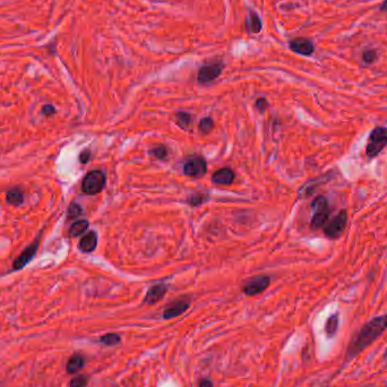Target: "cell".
<instances>
[{"label":"cell","mask_w":387,"mask_h":387,"mask_svg":"<svg viewBox=\"0 0 387 387\" xmlns=\"http://www.w3.org/2000/svg\"><path fill=\"white\" fill-rule=\"evenodd\" d=\"M387 329V315L375 317L360 328L358 334L351 341L348 348L349 359L354 358L362 350L376 341Z\"/></svg>","instance_id":"1"},{"label":"cell","mask_w":387,"mask_h":387,"mask_svg":"<svg viewBox=\"0 0 387 387\" xmlns=\"http://www.w3.org/2000/svg\"><path fill=\"white\" fill-rule=\"evenodd\" d=\"M387 145V127H376L370 133L366 146L368 158H375Z\"/></svg>","instance_id":"2"},{"label":"cell","mask_w":387,"mask_h":387,"mask_svg":"<svg viewBox=\"0 0 387 387\" xmlns=\"http://www.w3.org/2000/svg\"><path fill=\"white\" fill-rule=\"evenodd\" d=\"M348 223V213L346 210L340 211L339 214L332 218L331 221H327V223L324 225V233L325 236L331 239H338L339 237L344 232Z\"/></svg>","instance_id":"3"},{"label":"cell","mask_w":387,"mask_h":387,"mask_svg":"<svg viewBox=\"0 0 387 387\" xmlns=\"http://www.w3.org/2000/svg\"><path fill=\"white\" fill-rule=\"evenodd\" d=\"M106 176L102 171L94 170L89 172L83 180L82 189L87 195H97L105 188Z\"/></svg>","instance_id":"4"},{"label":"cell","mask_w":387,"mask_h":387,"mask_svg":"<svg viewBox=\"0 0 387 387\" xmlns=\"http://www.w3.org/2000/svg\"><path fill=\"white\" fill-rule=\"evenodd\" d=\"M224 65L222 61H216V63L208 64L201 67V70H198L197 79L201 84H208L213 82L214 79H216L218 76L221 75L222 70H223Z\"/></svg>","instance_id":"5"},{"label":"cell","mask_w":387,"mask_h":387,"mask_svg":"<svg viewBox=\"0 0 387 387\" xmlns=\"http://www.w3.org/2000/svg\"><path fill=\"white\" fill-rule=\"evenodd\" d=\"M208 171V166H206V161L201 158V156H196V158L189 159L183 166V174L188 177L193 178H199L203 177Z\"/></svg>","instance_id":"6"},{"label":"cell","mask_w":387,"mask_h":387,"mask_svg":"<svg viewBox=\"0 0 387 387\" xmlns=\"http://www.w3.org/2000/svg\"><path fill=\"white\" fill-rule=\"evenodd\" d=\"M268 285H270V278L265 275H259V277L249 280L244 286V292L247 296H256L265 291Z\"/></svg>","instance_id":"7"},{"label":"cell","mask_w":387,"mask_h":387,"mask_svg":"<svg viewBox=\"0 0 387 387\" xmlns=\"http://www.w3.org/2000/svg\"><path fill=\"white\" fill-rule=\"evenodd\" d=\"M189 305H190V301L186 298L179 299V300L171 302V304L166 308V310H164L163 318L164 319H171V318L182 315V314L189 308Z\"/></svg>","instance_id":"8"},{"label":"cell","mask_w":387,"mask_h":387,"mask_svg":"<svg viewBox=\"0 0 387 387\" xmlns=\"http://www.w3.org/2000/svg\"><path fill=\"white\" fill-rule=\"evenodd\" d=\"M289 47L293 52L301 56H312L315 50L313 42L306 37H297V39L291 40Z\"/></svg>","instance_id":"9"},{"label":"cell","mask_w":387,"mask_h":387,"mask_svg":"<svg viewBox=\"0 0 387 387\" xmlns=\"http://www.w3.org/2000/svg\"><path fill=\"white\" fill-rule=\"evenodd\" d=\"M37 246H39V241H34V243L25 249L18 257L15 259L13 264V270H21L28 264L31 259L34 257L35 252L37 250Z\"/></svg>","instance_id":"10"},{"label":"cell","mask_w":387,"mask_h":387,"mask_svg":"<svg viewBox=\"0 0 387 387\" xmlns=\"http://www.w3.org/2000/svg\"><path fill=\"white\" fill-rule=\"evenodd\" d=\"M167 285L166 284H156L153 285L151 289L147 291L146 296H145L144 302L148 305H154L156 302L160 301L167 293Z\"/></svg>","instance_id":"11"},{"label":"cell","mask_w":387,"mask_h":387,"mask_svg":"<svg viewBox=\"0 0 387 387\" xmlns=\"http://www.w3.org/2000/svg\"><path fill=\"white\" fill-rule=\"evenodd\" d=\"M233 180H235V172L229 169V168H223V169L217 170L212 176V181L216 183V185L229 186L233 182Z\"/></svg>","instance_id":"12"},{"label":"cell","mask_w":387,"mask_h":387,"mask_svg":"<svg viewBox=\"0 0 387 387\" xmlns=\"http://www.w3.org/2000/svg\"><path fill=\"white\" fill-rule=\"evenodd\" d=\"M245 26H246V32L249 34H257L262 31V21H260L258 14L256 11H249L246 22H245Z\"/></svg>","instance_id":"13"},{"label":"cell","mask_w":387,"mask_h":387,"mask_svg":"<svg viewBox=\"0 0 387 387\" xmlns=\"http://www.w3.org/2000/svg\"><path fill=\"white\" fill-rule=\"evenodd\" d=\"M97 245H98L97 233L91 231L89 233H86V235L84 236L82 239H80L78 247H79L80 250L84 251V252H91V251H93L95 248H97Z\"/></svg>","instance_id":"14"},{"label":"cell","mask_w":387,"mask_h":387,"mask_svg":"<svg viewBox=\"0 0 387 387\" xmlns=\"http://www.w3.org/2000/svg\"><path fill=\"white\" fill-rule=\"evenodd\" d=\"M84 363H85V359L82 354L76 353L72 355V357L68 360L66 369L68 374H75L79 371L84 367Z\"/></svg>","instance_id":"15"},{"label":"cell","mask_w":387,"mask_h":387,"mask_svg":"<svg viewBox=\"0 0 387 387\" xmlns=\"http://www.w3.org/2000/svg\"><path fill=\"white\" fill-rule=\"evenodd\" d=\"M329 217V210L324 211V212L314 213V216L310 222V227L314 230H317L319 228H323L325 224L327 223Z\"/></svg>","instance_id":"16"},{"label":"cell","mask_w":387,"mask_h":387,"mask_svg":"<svg viewBox=\"0 0 387 387\" xmlns=\"http://www.w3.org/2000/svg\"><path fill=\"white\" fill-rule=\"evenodd\" d=\"M6 201L10 205H15V206L21 205L23 201H24V195H23L22 191L18 188L10 189L8 193H7Z\"/></svg>","instance_id":"17"},{"label":"cell","mask_w":387,"mask_h":387,"mask_svg":"<svg viewBox=\"0 0 387 387\" xmlns=\"http://www.w3.org/2000/svg\"><path fill=\"white\" fill-rule=\"evenodd\" d=\"M87 228H89V222L86 220L76 221L71 224V227L70 229V233L71 237H78L80 235H83V233L87 230Z\"/></svg>","instance_id":"18"},{"label":"cell","mask_w":387,"mask_h":387,"mask_svg":"<svg viewBox=\"0 0 387 387\" xmlns=\"http://www.w3.org/2000/svg\"><path fill=\"white\" fill-rule=\"evenodd\" d=\"M338 327H339V316L332 315L327 319L326 325H325V332H326L328 338H332V336L335 335L336 331H338Z\"/></svg>","instance_id":"19"},{"label":"cell","mask_w":387,"mask_h":387,"mask_svg":"<svg viewBox=\"0 0 387 387\" xmlns=\"http://www.w3.org/2000/svg\"><path fill=\"white\" fill-rule=\"evenodd\" d=\"M312 209L315 213L318 212H324V211H327L328 210V203H327V199L325 198L324 196H318L315 199H314V202L312 203Z\"/></svg>","instance_id":"20"},{"label":"cell","mask_w":387,"mask_h":387,"mask_svg":"<svg viewBox=\"0 0 387 387\" xmlns=\"http://www.w3.org/2000/svg\"><path fill=\"white\" fill-rule=\"evenodd\" d=\"M121 341V338L116 333H108V334L103 335L102 338H100V342L102 344H105V346H117V344H119V342Z\"/></svg>","instance_id":"21"},{"label":"cell","mask_w":387,"mask_h":387,"mask_svg":"<svg viewBox=\"0 0 387 387\" xmlns=\"http://www.w3.org/2000/svg\"><path fill=\"white\" fill-rule=\"evenodd\" d=\"M213 128H214V121L212 118L206 117L204 119L201 120V124H199V130H201V133L208 134Z\"/></svg>","instance_id":"22"},{"label":"cell","mask_w":387,"mask_h":387,"mask_svg":"<svg viewBox=\"0 0 387 387\" xmlns=\"http://www.w3.org/2000/svg\"><path fill=\"white\" fill-rule=\"evenodd\" d=\"M176 119H177V124L180 126V127L186 128L187 126L190 124L191 116H190L189 113H187V112H178L177 117H176Z\"/></svg>","instance_id":"23"},{"label":"cell","mask_w":387,"mask_h":387,"mask_svg":"<svg viewBox=\"0 0 387 387\" xmlns=\"http://www.w3.org/2000/svg\"><path fill=\"white\" fill-rule=\"evenodd\" d=\"M87 382H89L87 377L80 375V376H77V377L71 379L70 387H86Z\"/></svg>","instance_id":"24"},{"label":"cell","mask_w":387,"mask_h":387,"mask_svg":"<svg viewBox=\"0 0 387 387\" xmlns=\"http://www.w3.org/2000/svg\"><path fill=\"white\" fill-rule=\"evenodd\" d=\"M362 59L366 64H373L377 59V53L374 50H367V51L363 52Z\"/></svg>","instance_id":"25"},{"label":"cell","mask_w":387,"mask_h":387,"mask_svg":"<svg viewBox=\"0 0 387 387\" xmlns=\"http://www.w3.org/2000/svg\"><path fill=\"white\" fill-rule=\"evenodd\" d=\"M82 214V208L76 203H72L70 204V208H68V216L70 217H76Z\"/></svg>","instance_id":"26"},{"label":"cell","mask_w":387,"mask_h":387,"mask_svg":"<svg viewBox=\"0 0 387 387\" xmlns=\"http://www.w3.org/2000/svg\"><path fill=\"white\" fill-rule=\"evenodd\" d=\"M151 154L154 155L156 159H164L168 154V151H167L166 147L159 146V147L153 148L151 151Z\"/></svg>","instance_id":"27"},{"label":"cell","mask_w":387,"mask_h":387,"mask_svg":"<svg viewBox=\"0 0 387 387\" xmlns=\"http://www.w3.org/2000/svg\"><path fill=\"white\" fill-rule=\"evenodd\" d=\"M256 108H257L260 112H263V111L267 108V100L264 98L258 99L257 101H256Z\"/></svg>","instance_id":"28"},{"label":"cell","mask_w":387,"mask_h":387,"mask_svg":"<svg viewBox=\"0 0 387 387\" xmlns=\"http://www.w3.org/2000/svg\"><path fill=\"white\" fill-rule=\"evenodd\" d=\"M188 202L190 205H198V204H202V203L204 202V199L202 198L201 195H194L193 197L189 198Z\"/></svg>","instance_id":"29"},{"label":"cell","mask_w":387,"mask_h":387,"mask_svg":"<svg viewBox=\"0 0 387 387\" xmlns=\"http://www.w3.org/2000/svg\"><path fill=\"white\" fill-rule=\"evenodd\" d=\"M90 156H91V152L90 151H84L82 154L79 155V161L82 163H86V162H89V160H90Z\"/></svg>","instance_id":"30"},{"label":"cell","mask_w":387,"mask_h":387,"mask_svg":"<svg viewBox=\"0 0 387 387\" xmlns=\"http://www.w3.org/2000/svg\"><path fill=\"white\" fill-rule=\"evenodd\" d=\"M55 111H56V109L50 105L43 106V113L45 114V116H51V114L55 113Z\"/></svg>","instance_id":"31"},{"label":"cell","mask_w":387,"mask_h":387,"mask_svg":"<svg viewBox=\"0 0 387 387\" xmlns=\"http://www.w3.org/2000/svg\"><path fill=\"white\" fill-rule=\"evenodd\" d=\"M198 387H213V383L209 381V379H202V381L199 382Z\"/></svg>","instance_id":"32"},{"label":"cell","mask_w":387,"mask_h":387,"mask_svg":"<svg viewBox=\"0 0 387 387\" xmlns=\"http://www.w3.org/2000/svg\"><path fill=\"white\" fill-rule=\"evenodd\" d=\"M379 8H381L382 11H387V0H384V2L382 3Z\"/></svg>","instance_id":"33"},{"label":"cell","mask_w":387,"mask_h":387,"mask_svg":"<svg viewBox=\"0 0 387 387\" xmlns=\"http://www.w3.org/2000/svg\"><path fill=\"white\" fill-rule=\"evenodd\" d=\"M385 357H386V359H387V348H386V351H385Z\"/></svg>","instance_id":"34"}]
</instances>
